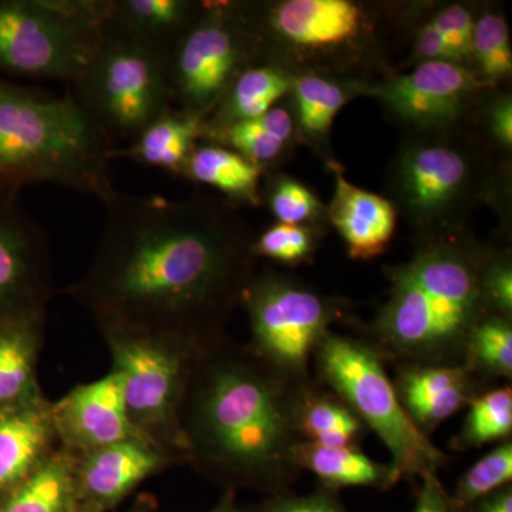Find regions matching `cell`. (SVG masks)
<instances>
[{
	"instance_id": "cell-29",
	"label": "cell",
	"mask_w": 512,
	"mask_h": 512,
	"mask_svg": "<svg viewBox=\"0 0 512 512\" xmlns=\"http://www.w3.org/2000/svg\"><path fill=\"white\" fill-rule=\"evenodd\" d=\"M466 419L451 440L454 451H468L485 444L511 439L512 389L510 384L491 387L476 394L468 403Z\"/></svg>"
},
{
	"instance_id": "cell-18",
	"label": "cell",
	"mask_w": 512,
	"mask_h": 512,
	"mask_svg": "<svg viewBox=\"0 0 512 512\" xmlns=\"http://www.w3.org/2000/svg\"><path fill=\"white\" fill-rule=\"evenodd\" d=\"M60 447L53 403H35L0 412V504L25 483Z\"/></svg>"
},
{
	"instance_id": "cell-38",
	"label": "cell",
	"mask_w": 512,
	"mask_h": 512,
	"mask_svg": "<svg viewBox=\"0 0 512 512\" xmlns=\"http://www.w3.org/2000/svg\"><path fill=\"white\" fill-rule=\"evenodd\" d=\"M484 289L493 315L512 318V266L510 258L491 256L485 269Z\"/></svg>"
},
{
	"instance_id": "cell-23",
	"label": "cell",
	"mask_w": 512,
	"mask_h": 512,
	"mask_svg": "<svg viewBox=\"0 0 512 512\" xmlns=\"http://www.w3.org/2000/svg\"><path fill=\"white\" fill-rule=\"evenodd\" d=\"M296 466L318 477L322 487H372L389 490L399 484L389 464L366 456L359 447H329L301 441L295 450Z\"/></svg>"
},
{
	"instance_id": "cell-10",
	"label": "cell",
	"mask_w": 512,
	"mask_h": 512,
	"mask_svg": "<svg viewBox=\"0 0 512 512\" xmlns=\"http://www.w3.org/2000/svg\"><path fill=\"white\" fill-rule=\"evenodd\" d=\"M259 60L237 3H204L168 59L171 103L207 120L239 74Z\"/></svg>"
},
{
	"instance_id": "cell-31",
	"label": "cell",
	"mask_w": 512,
	"mask_h": 512,
	"mask_svg": "<svg viewBox=\"0 0 512 512\" xmlns=\"http://www.w3.org/2000/svg\"><path fill=\"white\" fill-rule=\"evenodd\" d=\"M292 92L299 127L312 140L328 136L336 114L349 99L348 92L340 84L315 74L293 77Z\"/></svg>"
},
{
	"instance_id": "cell-41",
	"label": "cell",
	"mask_w": 512,
	"mask_h": 512,
	"mask_svg": "<svg viewBox=\"0 0 512 512\" xmlns=\"http://www.w3.org/2000/svg\"><path fill=\"white\" fill-rule=\"evenodd\" d=\"M488 128L504 148L512 146V103L508 96L494 101L488 111Z\"/></svg>"
},
{
	"instance_id": "cell-46",
	"label": "cell",
	"mask_w": 512,
	"mask_h": 512,
	"mask_svg": "<svg viewBox=\"0 0 512 512\" xmlns=\"http://www.w3.org/2000/svg\"><path fill=\"white\" fill-rule=\"evenodd\" d=\"M6 86H8V82L0 80V97H2L3 92H5Z\"/></svg>"
},
{
	"instance_id": "cell-34",
	"label": "cell",
	"mask_w": 512,
	"mask_h": 512,
	"mask_svg": "<svg viewBox=\"0 0 512 512\" xmlns=\"http://www.w3.org/2000/svg\"><path fill=\"white\" fill-rule=\"evenodd\" d=\"M252 251L256 258L262 256L282 265H299L313 255L315 238L309 227L278 222L254 238Z\"/></svg>"
},
{
	"instance_id": "cell-28",
	"label": "cell",
	"mask_w": 512,
	"mask_h": 512,
	"mask_svg": "<svg viewBox=\"0 0 512 512\" xmlns=\"http://www.w3.org/2000/svg\"><path fill=\"white\" fill-rule=\"evenodd\" d=\"M293 134V117L285 107L275 106L262 116L231 124L221 130L205 131L202 141L221 144L241 154L264 170L281 156Z\"/></svg>"
},
{
	"instance_id": "cell-6",
	"label": "cell",
	"mask_w": 512,
	"mask_h": 512,
	"mask_svg": "<svg viewBox=\"0 0 512 512\" xmlns=\"http://www.w3.org/2000/svg\"><path fill=\"white\" fill-rule=\"evenodd\" d=\"M167 67L160 53L104 22L70 94L114 143H131L173 107Z\"/></svg>"
},
{
	"instance_id": "cell-1",
	"label": "cell",
	"mask_w": 512,
	"mask_h": 512,
	"mask_svg": "<svg viewBox=\"0 0 512 512\" xmlns=\"http://www.w3.org/2000/svg\"><path fill=\"white\" fill-rule=\"evenodd\" d=\"M99 247L86 274L66 289L111 326L202 350L225 326L255 274L244 222L228 202L194 195L111 190Z\"/></svg>"
},
{
	"instance_id": "cell-27",
	"label": "cell",
	"mask_w": 512,
	"mask_h": 512,
	"mask_svg": "<svg viewBox=\"0 0 512 512\" xmlns=\"http://www.w3.org/2000/svg\"><path fill=\"white\" fill-rule=\"evenodd\" d=\"M298 429L302 441L329 447H359L366 433L348 404L316 380L299 397Z\"/></svg>"
},
{
	"instance_id": "cell-11",
	"label": "cell",
	"mask_w": 512,
	"mask_h": 512,
	"mask_svg": "<svg viewBox=\"0 0 512 512\" xmlns=\"http://www.w3.org/2000/svg\"><path fill=\"white\" fill-rule=\"evenodd\" d=\"M53 293L49 237L23 207L19 188L0 185V325L47 315Z\"/></svg>"
},
{
	"instance_id": "cell-37",
	"label": "cell",
	"mask_w": 512,
	"mask_h": 512,
	"mask_svg": "<svg viewBox=\"0 0 512 512\" xmlns=\"http://www.w3.org/2000/svg\"><path fill=\"white\" fill-rule=\"evenodd\" d=\"M239 512H346L336 491L320 487L315 493L295 495L289 493L268 495L261 503L248 508H239Z\"/></svg>"
},
{
	"instance_id": "cell-19",
	"label": "cell",
	"mask_w": 512,
	"mask_h": 512,
	"mask_svg": "<svg viewBox=\"0 0 512 512\" xmlns=\"http://www.w3.org/2000/svg\"><path fill=\"white\" fill-rule=\"evenodd\" d=\"M330 165L336 185L328 217L345 241L350 258L382 255L396 231V208L386 198L349 183L336 163Z\"/></svg>"
},
{
	"instance_id": "cell-39",
	"label": "cell",
	"mask_w": 512,
	"mask_h": 512,
	"mask_svg": "<svg viewBox=\"0 0 512 512\" xmlns=\"http://www.w3.org/2000/svg\"><path fill=\"white\" fill-rule=\"evenodd\" d=\"M412 512H463L458 510L437 474L420 478Z\"/></svg>"
},
{
	"instance_id": "cell-9",
	"label": "cell",
	"mask_w": 512,
	"mask_h": 512,
	"mask_svg": "<svg viewBox=\"0 0 512 512\" xmlns=\"http://www.w3.org/2000/svg\"><path fill=\"white\" fill-rule=\"evenodd\" d=\"M239 305L248 315L249 350L295 386L315 382L313 359L342 316L340 303L291 276L264 271L249 279Z\"/></svg>"
},
{
	"instance_id": "cell-35",
	"label": "cell",
	"mask_w": 512,
	"mask_h": 512,
	"mask_svg": "<svg viewBox=\"0 0 512 512\" xmlns=\"http://www.w3.org/2000/svg\"><path fill=\"white\" fill-rule=\"evenodd\" d=\"M268 205L281 224L301 227L318 220L323 212L319 198L308 187L285 175H278L269 185Z\"/></svg>"
},
{
	"instance_id": "cell-5",
	"label": "cell",
	"mask_w": 512,
	"mask_h": 512,
	"mask_svg": "<svg viewBox=\"0 0 512 512\" xmlns=\"http://www.w3.org/2000/svg\"><path fill=\"white\" fill-rule=\"evenodd\" d=\"M384 360L365 339L329 332L316 350V382L340 397L389 450L396 480L437 474L448 457L406 413Z\"/></svg>"
},
{
	"instance_id": "cell-24",
	"label": "cell",
	"mask_w": 512,
	"mask_h": 512,
	"mask_svg": "<svg viewBox=\"0 0 512 512\" xmlns=\"http://www.w3.org/2000/svg\"><path fill=\"white\" fill-rule=\"evenodd\" d=\"M292 84L293 77L279 64L256 63L248 67L234 80L205 120L204 133L268 113L282 97L291 92Z\"/></svg>"
},
{
	"instance_id": "cell-22",
	"label": "cell",
	"mask_w": 512,
	"mask_h": 512,
	"mask_svg": "<svg viewBox=\"0 0 512 512\" xmlns=\"http://www.w3.org/2000/svg\"><path fill=\"white\" fill-rule=\"evenodd\" d=\"M204 128V117L171 107L131 141L130 146L119 148L117 157L130 158L180 177L192 150L202 141Z\"/></svg>"
},
{
	"instance_id": "cell-4",
	"label": "cell",
	"mask_w": 512,
	"mask_h": 512,
	"mask_svg": "<svg viewBox=\"0 0 512 512\" xmlns=\"http://www.w3.org/2000/svg\"><path fill=\"white\" fill-rule=\"evenodd\" d=\"M119 148L72 94L50 97L8 83L0 97V185H63L103 200Z\"/></svg>"
},
{
	"instance_id": "cell-16",
	"label": "cell",
	"mask_w": 512,
	"mask_h": 512,
	"mask_svg": "<svg viewBox=\"0 0 512 512\" xmlns=\"http://www.w3.org/2000/svg\"><path fill=\"white\" fill-rule=\"evenodd\" d=\"M177 464V458L141 440L120 441L79 454V505L96 512L113 510L147 478Z\"/></svg>"
},
{
	"instance_id": "cell-33",
	"label": "cell",
	"mask_w": 512,
	"mask_h": 512,
	"mask_svg": "<svg viewBox=\"0 0 512 512\" xmlns=\"http://www.w3.org/2000/svg\"><path fill=\"white\" fill-rule=\"evenodd\" d=\"M473 57L481 82L497 84L510 76L512 52L507 22L497 13H485L477 20L473 35Z\"/></svg>"
},
{
	"instance_id": "cell-20",
	"label": "cell",
	"mask_w": 512,
	"mask_h": 512,
	"mask_svg": "<svg viewBox=\"0 0 512 512\" xmlns=\"http://www.w3.org/2000/svg\"><path fill=\"white\" fill-rule=\"evenodd\" d=\"M202 8L192 0H106L104 22L170 59Z\"/></svg>"
},
{
	"instance_id": "cell-25",
	"label": "cell",
	"mask_w": 512,
	"mask_h": 512,
	"mask_svg": "<svg viewBox=\"0 0 512 512\" xmlns=\"http://www.w3.org/2000/svg\"><path fill=\"white\" fill-rule=\"evenodd\" d=\"M79 454L60 446L0 504V512H73L79 505Z\"/></svg>"
},
{
	"instance_id": "cell-42",
	"label": "cell",
	"mask_w": 512,
	"mask_h": 512,
	"mask_svg": "<svg viewBox=\"0 0 512 512\" xmlns=\"http://www.w3.org/2000/svg\"><path fill=\"white\" fill-rule=\"evenodd\" d=\"M467 512H512V485L508 484L494 493L485 495Z\"/></svg>"
},
{
	"instance_id": "cell-36",
	"label": "cell",
	"mask_w": 512,
	"mask_h": 512,
	"mask_svg": "<svg viewBox=\"0 0 512 512\" xmlns=\"http://www.w3.org/2000/svg\"><path fill=\"white\" fill-rule=\"evenodd\" d=\"M431 25L443 37L451 55L457 63L473 57V35L476 20L470 10L461 5L448 6L441 10L433 19Z\"/></svg>"
},
{
	"instance_id": "cell-17",
	"label": "cell",
	"mask_w": 512,
	"mask_h": 512,
	"mask_svg": "<svg viewBox=\"0 0 512 512\" xmlns=\"http://www.w3.org/2000/svg\"><path fill=\"white\" fill-rule=\"evenodd\" d=\"M481 383L464 365L396 366L393 380L404 410L426 436L466 409L483 392Z\"/></svg>"
},
{
	"instance_id": "cell-8",
	"label": "cell",
	"mask_w": 512,
	"mask_h": 512,
	"mask_svg": "<svg viewBox=\"0 0 512 512\" xmlns=\"http://www.w3.org/2000/svg\"><path fill=\"white\" fill-rule=\"evenodd\" d=\"M99 329L109 346L113 370L123 377L131 426L151 446L180 464L190 463L181 407L192 362L201 350L111 326Z\"/></svg>"
},
{
	"instance_id": "cell-44",
	"label": "cell",
	"mask_w": 512,
	"mask_h": 512,
	"mask_svg": "<svg viewBox=\"0 0 512 512\" xmlns=\"http://www.w3.org/2000/svg\"><path fill=\"white\" fill-rule=\"evenodd\" d=\"M154 510H156V505H154L153 498L143 497L128 512H154Z\"/></svg>"
},
{
	"instance_id": "cell-26",
	"label": "cell",
	"mask_w": 512,
	"mask_h": 512,
	"mask_svg": "<svg viewBox=\"0 0 512 512\" xmlns=\"http://www.w3.org/2000/svg\"><path fill=\"white\" fill-rule=\"evenodd\" d=\"M262 168L231 148L200 141L192 150L180 177L217 188L225 197L241 204L259 205Z\"/></svg>"
},
{
	"instance_id": "cell-43",
	"label": "cell",
	"mask_w": 512,
	"mask_h": 512,
	"mask_svg": "<svg viewBox=\"0 0 512 512\" xmlns=\"http://www.w3.org/2000/svg\"><path fill=\"white\" fill-rule=\"evenodd\" d=\"M208 512H239L234 490H225L218 504Z\"/></svg>"
},
{
	"instance_id": "cell-3",
	"label": "cell",
	"mask_w": 512,
	"mask_h": 512,
	"mask_svg": "<svg viewBox=\"0 0 512 512\" xmlns=\"http://www.w3.org/2000/svg\"><path fill=\"white\" fill-rule=\"evenodd\" d=\"M491 256L456 241L433 242L389 268V298L365 339L384 362L463 365L471 332L493 315L484 289Z\"/></svg>"
},
{
	"instance_id": "cell-21",
	"label": "cell",
	"mask_w": 512,
	"mask_h": 512,
	"mask_svg": "<svg viewBox=\"0 0 512 512\" xmlns=\"http://www.w3.org/2000/svg\"><path fill=\"white\" fill-rule=\"evenodd\" d=\"M47 315H33L0 325V412L43 399L39 357Z\"/></svg>"
},
{
	"instance_id": "cell-7",
	"label": "cell",
	"mask_w": 512,
	"mask_h": 512,
	"mask_svg": "<svg viewBox=\"0 0 512 512\" xmlns=\"http://www.w3.org/2000/svg\"><path fill=\"white\" fill-rule=\"evenodd\" d=\"M104 18L106 0H0V72L73 86Z\"/></svg>"
},
{
	"instance_id": "cell-2",
	"label": "cell",
	"mask_w": 512,
	"mask_h": 512,
	"mask_svg": "<svg viewBox=\"0 0 512 512\" xmlns=\"http://www.w3.org/2000/svg\"><path fill=\"white\" fill-rule=\"evenodd\" d=\"M228 336L192 362L181 407L190 463L225 490L288 493L301 476L298 404L302 390Z\"/></svg>"
},
{
	"instance_id": "cell-30",
	"label": "cell",
	"mask_w": 512,
	"mask_h": 512,
	"mask_svg": "<svg viewBox=\"0 0 512 512\" xmlns=\"http://www.w3.org/2000/svg\"><path fill=\"white\" fill-rule=\"evenodd\" d=\"M463 365L480 382L511 380L512 322L504 316L488 315L471 332Z\"/></svg>"
},
{
	"instance_id": "cell-14",
	"label": "cell",
	"mask_w": 512,
	"mask_h": 512,
	"mask_svg": "<svg viewBox=\"0 0 512 512\" xmlns=\"http://www.w3.org/2000/svg\"><path fill=\"white\" fill-rule=\"evenodd\" d=\"M483 86L464 64L423 62L413 72L387 80L375 94L404 123L433 130L456 121Z\"/></svg>"
},
{
	"instance_id": "cell-32",
	"label": "cell",
	"mask_w": 512,
	"mask_h": 512,
	"mask_svg": "<svg viewBox=\"0 0 512 512\" xmlns=\"http://www.w3.org/2000/svg\"><path fill=\"white\" fill-rule=\"evenodd\" d=\"M512 481V440L497 444L490 453L481 457L474 466L458 480L456 490L451 495L458 510L467 512L471 505L485 495L500 490Z\"/></svg>"
},
{
	"instance_id": "cell-13",
	"label": "cell",
	"mask_w": 512,
	"mask_h": 512,
	"mask_svg": "<svg viewBox=\"0 0 512 512\" xmlns=\"http://www.w3.org/2000/svg\"><path fill=\"white\" fill-rule=\"evenodd\" d=\"M474 167L450 141L421 140L403 151L393 190L404 214L424 228L439 227L461 208L473 188Z\"/></svg>"
},
{
	"instance_id": "cell-40",
	"label": "cell",
	"mask_w": 512,
	"mask_h": 512,
	"mask_svg": "<svg viewBox=\"0 0 512 512\" xmlns=\"http://www.w3.org/2000/svg\"><path fill=\"white\" fill-rule=\"evenodd\" d=\"M416 56L423 62H454L453 55L444 43L443 37L431 25L430 20L417 33Z\"/></svg>"
},
{
	"instance_id": "cell-12",
	"label": "cell",
	"mask_w": 512,
	"mask_h": 512,
	"mask_svg": "<svg viewBox=\"0 0 512 512\" xmlns=\"http://www.w3.org/2000/svg\"><path fill=\"white\" fill-rule=\"evenodd\" d=\"M262 53L271 46L301 53H328L352 45L365 33L362 6L349 0H285L271 6L237 5Z\"/></svg>"
},
{
	"instance_id": "cell-45",
	"label": "cell",
	"mask_w": 512,
	"mask_h": 512,
	"mask_svg": "<svg viewBox=\"0 0 512 512\" xmlns=\"http://www.w3.org/2000/svg\"><path fill=\"white\" fill-rule=\"evenodd\" d=\"M73 512H96V511L89 510V508L82 507V505H77L76 510H74Z\"/></svg>"
},
{
	"instance_id": "cell-15",
	"label": "cell",
	"mask_w": 512,
	"mask_h": 512,
	"mask_svg": "<svg viewBox=\"0 0 512 512\" xmlns=\"http://www.w3.org/2000/svg\"><path fill=\"white\" fill-rule=\"evenodd\" d=\"M53 420L60 446L77 454L120 441H144L128 420L123 377L116 370L53 403Z\"/></svg>"
}]
</instances>
